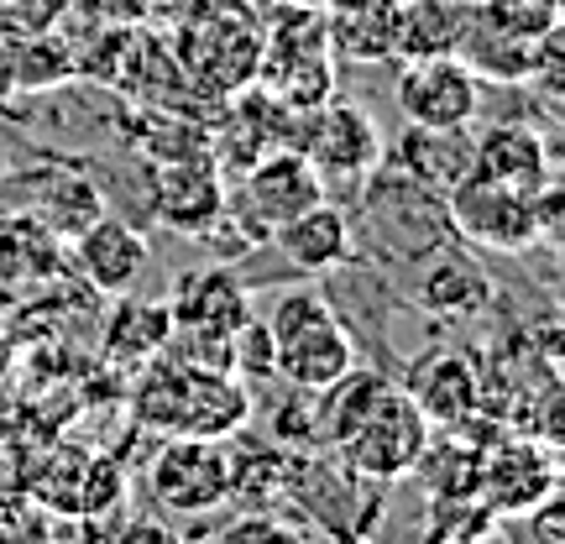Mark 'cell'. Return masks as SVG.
<instances>
[{"mask_svg": "<svg viewBox=\"0 0 565 544\" xmlns=\"http://www.w3.org/2000/svg\"><path fill=\"white\" fill-rule=\"evenodd\" d=\"M231 372L242 377V383H267V377H278V362H273V335H267V320H252L231 335Z\"/></svg>", "mask_w": 565, "mask_h": 544, "instance_id": "cell-27", "label": "cell"}, {"mask_svg": "<svg viewBox=\"0 0 565 544\" xmlns=\"http://www.w3.org/2000/svg\"><path fill=\"white\" fill-rule=\"evenodd\" d=\"M147 236H141L137 225L116 221V215H95V221L84 225L79 236H74V263L79 273L89 278L95 294H131L147 273Z\"/></svg>", "mask_w": 565, "mask_h": 544, "instance_id": "cell-16", "label": "cell"}, {"mask_svg": "<svg viewBox=\"0 0 565 544\" xmlns=\"http://www.w3.org/2000/svg\"><path fill=\"white\" fill-rule=\"evenodd\" d=\"M534 519V544H565V503H561V492L555 498H545V503L529 513Z\"/></svg>", "mask_w": 565, "mask_h": 544, "instance_id": "cell-30", "label": "cell"}, {"mask_svg": "<svg viewBox=\"0 0 565 544\" xmlns=\"http://www.w3.org/2000/svg\"><path fill=\"white\" fill-rule=\"evenodd\" d=\"M393 95H398L404 121L424 126V131H456V126H471L482 116V79L456 53L404 63Z\"/></svg>", "mask_w": 565, "mask_h": 544, "instance_id": "cell-10", "label": "cell"}, {"mask_svg": "<svg viewBox=\"0 0 565 544\" xmlns=\"http://www.w3.org/2000/svg\"><path fill=\"white\" fill-rule=\"evenodd\" d=\"M477 17L487 26H498L508 38L540 42L550 32H561L565 21V0H477Z\"/></svg>", "mask_w": 565, "mask_h": 544, "instance_id": "cell-25", "label": "cell"}, {"mask_svg": "<svg viewBox=\"0 0 565 544\" xmlns=\"http://www.w3.org/2000/svg\"><path fill=\"white\" fill-rule=\"evenodd\" d=\"M404 162L424 189L450 194V189L471 173V137H466V126H456V131H424V126H408Z\"/></svg>", "mask_w": 565, "mask_h": 544, "instance_id": "cell-22", "label": "cell"}, {"mask_svg": "<svg viewBox=\"0 0 565 544\" xmlns=\"http://www.w3.org/2000/svg\"><path fill=\"white\" fill-rule=\"evenodd\" d=\"M221 544H309L294 524H282L273 513H246L221 534Z\"/></svg>", "mask_w": 565, "mask_h": 544, "instance_id": "cell-28", "label": "cell"}, {"mask_svg": "<svg viewBox=\"0 0 565 544\" xmlns=\"http://www.w3.org/2000/svg\"><path fill=\"white\" fill-rule=\"evenodd\" d=\"M267 242L282 252V263L299 267V273H330L351 257V225L330 200L299 210L294 221H282Z\"/></svg>", "mask_w": 565, "mask_h": 544, "instance_id": "cell-18", "label": "cell"}, {"mask_svg": "<svg viewBox=\"0 0 565 544\" xmlns=\"http://www.w3.org/2000/svg\"><path fill=\"white\" fill-rule=\"evenodd\" d=\"M168 320H173L168 351L231 372V335L252 320V299H246L242 282L231 278V267H204V273H183L173 282Z\"/></svg>", "mask_w": 565, "mask_h": 544, "instance_id": "cell-5", "label": "cell"}, {"mask_svg": "<svg viewBox=\"0 0 565 544\" xmlns=\"http://www.w3.org/2000/svg\"><path fill=\"white\" fill-rule=\"evenodd\" d=\"M471 21H477V0H398L393 6V58L414 63L456 53Z\"/></svg>", "mask_w": 565, "mask_h": 544, "instance_id": "cell-17", "label": "cell"}, {"mask_svg": "<svg viewBox=\"0 0 565 544\" xmlns=\"http://www.w3.org/2000/svg\"><path fill=\"white\" fill-rule=\"evenodd\" d=\"M267 335L278 377L294 393H324L356 366V345L320 288H288L267 314Z\"/></svg>", "mask_w": 565, "mask_h": 544, "instance_id": "cell-3", "label": "cell"}, {"mask_svg": "<svg viewBox=\"0 0 565 544\" xmlns=\"http://www.w3.org/2000/svg\"><path fill=\"white\" fill-rule=\"evenodd\" d=\"M288 110H315L335 89V53L324 38V6L315 0H273L257 53V79Z\"/></svg>", "mask_w": 565, "mask_h": 544, "instance_id": "cell-2", "label": "cell"}, {"mask_svg": "<svg viewBox=\"0 0 565 544\" xmlns=\"http://www.w3.org/2000/svg\"><path fill=\"white\" fill-rule=\"evenodd\" d=\"M561 492V461H555V445L545 440H513V435H498V440L482 450V466H477V498H482L487 513H503V519H519V513H534V508Z\"/></svg>", "mask_w": 565, "mask_h": 544, "instance_id": "cell-9", "label": "cell"}, {"mask_svg": "<svg viewBox=\"0 0 565 544\" xmlns=\"http://www.w3.org/2000/svg\"><path fill=\"white\" fill-rule=\"evenodd\" d=\"M315 6H320V0H315Z\"/></svg>", "mask_w": 565, "mask_h": 544, "instance_id": "cell-32", "label": "cell"}, {"mask_svg": "<svg viewBox=\"0 0 565 544\" xmlns=\"http://www.w3.org/2000/svg\"><path fill=\"white\" fill-rule=\"evenodd\" d=\"M131 414L152 435H189V440H231L252 419V387L225 366L189 362L162 345L152 362L137 366Z\"/></svg>", "mask_w": 565, "mask_h": 544, "instance_id": "cell-1", "label": "cell"}, {"mask_svg": "<svg viewBox=\"0 0 565 544\" xmlns=\"http://www.w3.org/2000/svg\"><path fill=\"white\" fill-rule=\"evenodd\" d=\"M324 200V179L299 147H273L252 162L236 183V194H225V221L246 236V246H263L282 221H294L299 210Z\"/></svg>", "mask_w": 565, "mask_h": 544, "instance_id": "cell-6", "label": "cell"}, {"mask_svg": "<svg viewBox=\"0 0 565 544\" xmlns=\"http://www.w3.org/2000/svg\"><path fill=\"white\" fill-rule=\"evenodd\" d=\"M173 335V320H168V299H131V294H116V309L105 314V356L121 366H141L152 362Z\"/></svg>", "mask_w": 565, "mask_h": 544, "instance_id": "cell-20", "label": "cell"}, {"mask_svg": "<svg viewBox=\"0 0 565 544\" xmlns=\"http://www.w3.org/2000/svg\"><path fill=\"white\" fill-rule=\"evenodd\" d=\"M487 299H492V282L482 278V267H471L466 257H440V263L429 267V278L419 282V303H424V309L450 314V320L477 314Z\"/></svg>", "mask_w": 565, "mask_h": 544, "instance_id": "cell-24", "label": "cell"}, {"mask_svg": "<svg viewBox=\"0 0 565 544\" xmlns=\"http://www.w3.org/2000/svg\"><path fill=\"white\" fill-rule=\"evenodd\" d=\"M393 6L398 0H341V6H324L330 53L356 63L393 58Z\"/></svg>", "mask_w": 565, "mask_h": 544, "instance_id": "cell-19", "label": "cell"}, {"mask_svg": "<svg viewBox=\"0 0 565 544\" xmlns=\"http://www.w3.org/2000/svg\"><path fill=\"white\" fill-rule=\"evenodd\" d=\"M147 200L158 225L179 231V236H204L210 225L221 221L225 210V179L215 158H158L147 162Z\"/></svg>", "mask_w": 565, "mask_h": 544, "instance_id": "cell-11", "label": "cell"}, {"mask_svg": "<svg viewBox=\"0 0 565 544\" xmlns=\"http://www.w3.org/2000/svg\"><path fill=\"white\" fill-rule=\"evenodd\" d=\"M471 173L534 194V189H545L555 179V152H550L540 126L498 121V126H487L482 137H471Z\"/></svg>", "mask_w": 565, "mask_h": 544, "instance_id": "cell-15", "label": "cell"}, {"mask_svg": "<svg viewBox=\"0 0 565 544\" xmlns=\"http://www.w3.org/2000/svg\"><path fill=\"white\" fill-rule=\"evenodd\" d=\"M58 513L26 487H0V544H53Z\"/></svg>", "mask_w": 565, "mask_h": 544, "instance_id": "cell-26", "label": "cell"}, {"mask_svg": "<svg viewBox=\"0 0 565 544\" xmlns=\"http://www.w3.org/2000/svg\"><path fill=\"white\" fill-rule=\"evenodd\" d=\"M404 393L408 404L429 419V429H456V424H466L482 408V372H477L471 356L435 345V351H424L419 362L408 366Z\"/></svg>", "mask_w": 565, "mask_h": 544, "instance_id": "cell-14", "label": "cell"}, {"mask_svg": "<svg viewBox=\"0 0 565 544\" xmlns=\"http://www.w3.org/2000/svg\"><path fill=\"white\" fill-rule=\"evenodd\" d=\"M540 42L508 38V32H498V26H487V21L477 17L471 26H466L456 58H461L482 84H529L534 74H540Z\"/></svg>", "mask_w": 565, "mask_h": 544, "instance_id": "cell-21", "label": "cell"}, {"mask_svg": "<svg viewBox=\"0 0 565 544\" xmlns=\"http://www.w3.org/2000/svg\"><path fill=\"white\" fill-rule=\"evenodd\" d=\"M445 210H450V225H456L471 246L508 252V257L540 246L534 194H524V189H508V183H492V179H482V173H466V179L445 194Z\"/></svg>", "mask_w": 565, "mask_h": 544, "instance_id": "cell-8", "label": "cell"}, {"mask_svg": "<svg viewBox=\"0 0 565 544\" xmlns=\"http://www.w3.org/2000/svg\"><path fill=\"white\" fill-rule=\"evenodd\" d=\"M32 215H38L53 236H79L95 215H105V200H100V189H95V179H84V173H74V168H63V173H53V179L38 189Z\"/></svg>", "mask_w": 565, "mask_h": 544, "instance_id": "cell-23", "label": "cell"}, {"mask_svg": "<svg viewBox=\"0 0 565 544\" xmlns=\"http://www.w3.org/2000/svg\"><path fill=\"white\" fill-rule=\"evenodd\" d=\"M147 482L168 513H210V508L231 503V456L221 450V440L168 435Z\"/></svg>", "mask_w": 565, "mask_h": 544, "instance_id": "cell-12", "label": "cell"}, {"mask_svg": "<svg viewBox=\"0 0 565 544\" xmlns=\"http://www.w3.org/2000/svg\"><path fill=\"white\" fill-rule=\"evenodd\" d=\"M26 492H38L42 503L63 513V519H100L121 503L126 477L116 456H95V450H58L26 482Z\"/></svg>", "mask_w": 565, "mask_h": 544, "instance_id": "cell-13", "label": "cell"}, {"mask_svg": "<svg viewBox=\"0 0 565 544\" xmlns=\"http://www.w3.org/2000/svg\"><path fill=\"white\" fill-rule=\"evenodd\" d=\"M330 450H341V461L366 482H398L429 456V419L408 404L404 387L383 377Z\"/></svg>", "mask_w": 565, "mask_h": 544, "instance_id": "cell-4", "label": "cell"}, {"mask_svg": "<svg viewBox=\"0 0 565 544\" xmlns=\"http://www.w3.org/2000/svg\"><path fill=\"white\" fill-rule=\"evenodd\" d=\"M95 11H105L110 21H137L141 11H152V0H95Z\"/></svg>", "mask_w": 565, "mask_h": 544, "instance_id": "cell-31", "label": "cell"}, {"mask_svg": "<svg viewBox=\"0 0 565 544\" xmlns=\"http://www.w3.org/2000/svg\"><path fill=\"white\" fill-rule=\"evenodd\" d=\"M299 121L303 126L288 137V147H299L320 179L362 183L383 162V131H377L366 105L320 100L315 110H299Z\"/></svg>", "mask_w": 565, "mask_h": 544, "instance_id": "cell-7", "label": "cell"}, {"mask_svg": "<svg viewBox=\"0 0 565 544\" xmlns=\"http://www.w3.org/2000/svg\"><path fill=\"white\" fill-rule=\"evenodd\" d=\"M110 544H183V540L162 524V519H126V524L116 529V540H110Z\"/></svg>", "mask_w": 565, "mask_h": 544, "instance_id": "cell-29", "label": "cell"}]
</instances>
